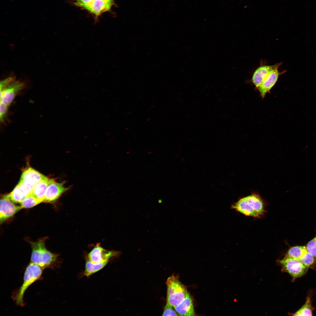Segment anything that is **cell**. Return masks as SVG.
I'll use <instances>...</instances> for the list:
<instances>
[{
  "instance_id": "1",
  "label": "cell",
  "mask_w": 316,
  "mask_h": 316,
  "mask_svg": "<svg viewBox=\"0 0 316 316\" xmlns=\"http://www.w3.org/2000/svg\"><path fill=\"white\" fill-rule=\"evenodd\" d=\"M47 238L44 237L35 242H30L32 249L30 262L43 269H54L59 265V255L52 253L46 248L45 242Z\"/></svg>"
},
{
  "instance_id": "2",
  "label": "cell",
  "mask_w": 316,
  "mask_h": 316,
  "mask_svg": "<svg viewBox=\"0 0 316 316\" xmlns=\"http://www.w3.org/2000/svg\"><path fill=\"white\" fill-rule=\"evenodd\" d=\"M264 203L260 196L256 193L239 199L232 208L246 216L259 218L265 213Z\"/></svg>"
},
{
  "instance_id": "3",
  "label": "cell",
  "mask_w": 316,
  "mask_h": 316,
  "mask_svg": "<svg viewBox=\"0 0 316 316\" xmlns=\"http://www.w3.org/2000/svg\"><path fill=\"white\" fill-rule=\"evenodd\" d=\"M43 269L39 266L31 262L28 265L24 273L23 284L12 294V298L17 305L22 307L25 305L23 299L25 291L33 283L42 279Z\"/></svg>"
},
{
  "instance_id": "4",
  "label": "cell",
  "mask_w": 316,
  "mask_h": 316,
  "mask_svg": "<svg viewBox=\"0 0 316 316\" xmlns=\"http://www.w3.org/2000/svg\"><path fill=\"white\" fill-rule=\"evenodd\" d=\"M167 302L173 307L180 304L186 298L188 292L178 276L172 275L166 280Z\"/></svg>"
},
{
  "instance_id": "5",
  "label": "cell",
  "mask_w": 316,
  "mask_h": 316,
  "mask_svg": "<svg viewBox=\"0 0 316 316\" xmlns=\"http://www.w3.org/2000/svg\"><path fill=\"white\" fill-rule=\"evenodd\" d=\"M24 86V84L10 77L1 82L0 102L9 106L17 94Z\"/></svg>"
},
{
  "instance_id": "6",
  "label": "cell",
  "mask_w": 316,
  "mask_h": 316,
  "mask_svg": "<svg viewBox=\"0 0 316 316\" xmlns=\"http://www.w3.org/2000/svg\"><path fill=\"white\" fill-rule=\"evenodd\" d=\"M279 262L283 271L288 273L293 279L304 275L308 269L299 260L291 257H285Z\"/></svg>"
},
{
  "instance_id": "7",
  "label": "cell",
  "mask_w": 316,
  "mask_h": 316,
  "mask_svg": "<svg viewBox=\"0 0 316 316\" xmlns=\"http://www.w3.org/2000/svg\"><path fill=\"white\" fill-rule=\"evenodd\" d=\"M120 254L119 251L106 250L102 247L99 243H97L88 253L87 258L93 263H100L109 262Z\"/></svg>"
},
{
  "instance_id": "8",
  "label": "cell",
  "mask_w": 316,
  "mask_h": 316,
  "mask_svg": "<svg viewBox=\"0 0 316 316\" xmlns=\"http://www.w3.org/2000/svg\"><path fill=\"white\" fill-rule=\"evenodd\" d=\"M0 224L12 217L22 209L20 205H16L5 195H3L0 201Z\"/></svg>"
},
{
  "instance_id": "9",
  "label": "cell",
  "mask_w": 316,
  "mask_h": 316,
  "mask_svg": "<svg viewBox=\"0 0 316 316\" xmlns=\"http://www.w3.org/2000/svg\"><path fill=\"white\" fill-rule=\"evenodd\" d=\"M64 182L58 183L54 181L48 186L44 196V202L52 203L69 189L64 186Z\"/></svg>"
},
{
  "instance_id": "10",
  "label": "cell",
  "mask_w": 316,
  "mask_h": 316,
  "mask_svg": "<svg viewBox=\"0 0 316 316\" xmlns=\"http://www.w3.org/2000/svg\"><path fill=\"white\" fill-rule=\"evenodd\" d=\"M277 67L273 70L265 78L261 84L257 88L259 91L262 98L267 93L269 92L270 90L275 85L279 75L284 73L285 71L279 72Z\"/></svg>"
},
{
  "instance_id": "11",
  "label": "cell",
  "mask_w": 316,
  "mask_h": 316,
  "mask_svg": "<svg viewBox=\"0 0 316 316\" xmlns=\"http://www.w3.org/2000/svg\"><path fill=\"white\" fill-rule=\"evenodd\" d=\"M114 4V0H94L83 7L96 15H99L109 11Z\"/></svg>"
},
{
  "instance_id": "12",
  "label": "cell",
  "mask_w": 316,
  "mask_h": 316,
  "mask_svg": "<svg viewBox=\"0 0 316 316\" xmlns=\"http://www.w3.org/2000/svg\"><path fill=\"white\" fill-rule=\"evenodd\" d=\"M281 64L280 63L271 66H262L258 68L254 73L251 79L255 87L257 88L272 71L279 67Z\"/></svg>"
},
{
  "instance_id": "13",
  "label": "cell",
  "mask_w": 316,
  "mask_h": 316,
  "mask_svg": "<svg viewBox=\"0 0 316 316\" xmlns=\"http://www.w3.org/2000/svg\"><path fill=\"white\" fill-rule=\"evenodd\" d=\"M174 308L178 315L192 316L195 315L193 300L188 292L181 303Z\"/></svg>"
},
{
  "instance_id": "14",
  "label": "cell",
  "mask_w": 316,
  "mask_h": 316,
  "mask_svg": "<svg viewBox=\"0 0 316 316\" xmlns=\"http://www.w3.org/2000/svg\"><path fill=\"white\" fill-rule=\"evenodd\" d=\"M47 178L33 168L29 167L23 171L20 180L34 186L38 182Z\"/></svg>"
},
{
  "instance_id": "15",
  "label": "cell",
  "mask_w": 316,
  "mask_h": 316,
  "mask_svg": "<svg viewBox=\"0 0 316 316\" xmlns=\"http://www.w3.org/2000/svg\"><path fill=\"white\" fill-rule=\"evenodd\" d=\"M54 181L53 179L47 178L38 182L35 185L31 194L38 199L43 200L44 202L47 187L49 185Z\"/></svg>"
},
{
  "instance_id": "16",
  "label": "cell",
  "mask_w": 316,
  "mask_h": 316,
  "mask_svg": "<svg viewBox=\"0 0 316 316\" xmlns=\"http://www.w3.org/2000/svg\"><path fill=\"white\" fill-rule=\"evenodd\" d=\"M108 262L94 263L87 258L86 260L83 275L87 277L90 276L103 268Z\"/></svg>"
},
{
  "instance_id": "17",
  "label": "cell",
  "mask_w": 316,
  "mask_h": 316,
  "mask_svg": "<svg viewBox=\"0 0 316 316\" xmlns=\"http://www.w3.org/2000/svg\"><path fill=\"white\" fill-rule=\"evenodd\" d=\"M5 195L14 203H19L20 204L26 197L24 192L18 184L12 192Z\"/></svg>"
},
{
  "instance_id": "18",
  "label": "cell",
  "mask_w": 316,
  "mask_h": 316,
  "mask_svg": "<svg viewBox=\"0 0 316 316\" xmlns=\"http://www.w3.org/2000/svg\"><path fill=\"white\" fill-rule=\"evenodd\" d=\"M307 251L305 246H293L288 250L285 257H291L299 260Z\"/></svg>"
},
{
  "instance_id": "19",
  "label": "cell",
  "mask_w": 316,
  "mask_h": 316,
  "mask_svg": "<svg viewBox=\"0 0 316 316\" xmlns=\"http://www.w3.org/2000/svg\"><path fill=\"white\" fill-rule=\"evenodd\" d=\"M43 202V200L38 199L31 194L26 197L20 203L23 208H29Z\"/></svg>"
},
{
  "instance_id": "20",
  "label": "cell",
  "mask_w": 316,
  "mask_h": 316,
  "mask_svg": "<svg viewBox=\"0 0 316 316\" xmlns=\"http://www.w3.org/2000/svg\"><path fill=\"white\" fill-rule=\"evenodd\" d=\"M313 308L312 306L310 298L307 297L304 305L293 315V316H312Z\"/></svg>"
},
{
  "instance_id": "21",
  "label": "cell",
  "mask_w": 316,
  "mask_h": 316,
  "mask_svg": "<svg viewBox=\"0 0 316 316\" xmlns=\"http://www.w3.org/2000/svg\"><path fill=\"white\" fill-rule=\"evenodd\" d=\"M299 260L302 264L308 268L315 263L313 257L307 251Z\"/></svg>"
},
{
  "instance_id": "22",
  "label": "cell",
  "mask_w": 316,
  "mask_h": 316,
  "mask_svg": "<svg viewBox=\"0 0 316 316\" xmlns=\"http://www.w3.org/2000/svg\"><path fill=\"white\" fill-rule=\"evenodd\" d=\"M307 252L314 258L316 263V236L307 244L306 247Z\"/></svg>"
},
{
  "instance_id": "23",
  "label": "cell",
  "mask_w": 316,
  "mask_h": 316,
  "mask_svg": "<svg viewBox=\"0 0 316 316\" xmlns=\"http://www.w3.org/2000/svg\"><path fill=\"white\" fill-rule=\"evenodd\" d=\"M173 308V307L169 303H166L165 305L162 316H177L178 314Z\"/></svg>"
},
{
  "instance_id": "24",
  "label": "cell",
  "mask_w": 316,
  "mask_h": 316,
  "mask_svg": "<svg viewBox=\"0 0 316 316\" xmlns=\"http://www.w3.org/2000/svg\"><path fill=\"white\" fill-rule=\"evenodd\" d=\"M8 106L0 102V119L1 121L3 122L4 118L8 110Z\"/></svg>"
},
{
  "instance_id": "25",
  "label": "cell",
  "mask_w": 316,
  "mask_h": 316,
  "mask_svg": "<svg viewBox=\"0 0 316 316\" xmlns=\"http://www.w3.org/2000/svg\"><path fill=\"white\" fill-rule=\"evenodd\" d=\"M94 0H78L77 1L75 4L77 6L83 7L92 2Z\"/></svg>"
},
{
  "instance_id": "26",
  "label": "cell",
  "mask_w": 316,
  "mask_h": 316,
  "mask_svg": "<svg viewBox=\"0 0 316 316\" xmlns=\"http://www.w3.org/2000/svg\"><path fill=\"white\" fill-rule=\"evenodd\" d=\"M77 0V1H78V0Z\"/></svg>"
}]
</instances>
